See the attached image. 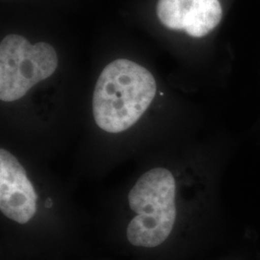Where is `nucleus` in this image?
<instances>
[{
  "instance_id": "nucleus-1",
  "label": "nucleus",
  "mask_w": 260,
  "mask_h": 260,
  "mask_svg": "<svg viewBox=\"0 0 260 260\" xmlns=\"http://www.w3.org/2000/svg\"><path fill=\"white\" fill-rule=\"evenodd\" d=\"M156 94L153 75L127 59L106 66L100 75L93 98V113L100 128L120 133L139 121Z\"/></svg>"
},
{
  "instance_id": "nucleus-2",
  "label": "nucleus",
  "mask_w": 260,
  "mask_h": 260,
  "mask_svg": "<svg viewBox=\"0 0 260 260\" xmlns=\"http://www.w3.org/2000/svg\"><path fill=\"white\" fill-rule=\"evenodd\" d=\"M176 180L164 168L152 169L130 190L128 204L136 216L127 226V239L136 247L154 248L172 233L177 217Z\"/></svg>"
},
{
  "instance_id": "nucleus-3",
  "label": "nucleus",
  "mask_w": 260,
  "mask_h": 260,
  "mask_svg": "<svg viewBox=\"0 0 260 260\" xmlns=\"http://www.w3.org/2000/svg\"><path fill=\"white\" fill-rule=\"evenodd\" d=\"M55 49L47 43L31 45L19 35H8L0 44V100L11 103L23 98L36 84L54 74Z\"/></svg>"
},
{
  "instance_id": "nucleus-4",
  "label": "nucleus",
  "mask_w": 260,
  "mask_h": 260,
  "mask_svg": "<svg viewBox=\"0 0 260 260\" xmlns=\"http://www.w3.org/2000/svg\"><path fill=\"white\" fill-rule=\"evenodd\" d=\"M0 210L21 224L28 223L37 210V194L24 168L4 149H0Z\"/></svg>"
},
{
  "instance_id": "nucleus-5",
  "label": "nucleus",
  "mask_w": 260,
  "mask_h": 260,
  "mask_svg": "<svg viewBox=\"0 0 260 260\" xmlns=\"http://www.w3.org/2000/svg\"><path fill=\"white\" fill-rule=\"evenodd\" d=\"M156 12L163 25L194 38L209 34L223 17L219 0H158Z\"/></svg>"
},
{
  "instance_id": "nucleus-6",
  "label": "nucleus",
  "mask_w": 260,
  "mask_h": 260,
  "mask_svg": "<svg viewBox=\"0 0 260 260\" xmlns=\"http://www.w3.org/2000/svg\"><path fill=\"white\" fill-rule=\"evenodd\" d=\"M51 205H52L51 200H47V205H46V206H47V207H49V206H51Z\"/></svg>"
}]
</instances>
